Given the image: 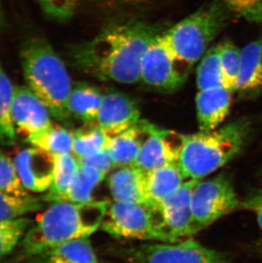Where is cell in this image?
Masks as SVG:
<instances>
[{"mask_svg":"<svg viewBox=\"0 0 262 263\" xmlns=\"http://www.w3.org/2000/svg\"><path fill=\"white\" fill-rule=\"evenodd\" d=\"M161 33L158 26L141 21L111 23L75 48L72 59L79 69L100 80L135 84L140 82L144 53Z\"/></svg>","mask_w":262,"mask_h":263,"instance_id":"obj_1","label":"cell"},{"mask_svg":"<svg viewBox=\"0 0 262 263\" xmlns=\"http://www.w3.org/2000/svg\"><path fill=\"white\" fill-rule=\"evenodd\" d=\"M109 203L53 202L23 239V253L32 258L69 241L86 238L102 227Z\"/></svg>","mask_w":262,"mask_h":263,"instance_id":"obj_2","label":"cell"},{"mask_svg":"<svg viewBox=\"0 0 262 263\" xmlns=\"http://www.w3.org/2000/svg\"><path fill=\"white\" fill-rule=\"evenodd\" d=\"M26 84L48 107L54 119L67 122L72 86L69 72L62 58L43 37H30L21 50Z\"/></svg>","mask_w":262,"mask_h":263,"instance_id":"obj_3","label":"cell"},{"mask_svg":"<svg viewBox=\"0 0 262 263\" xmlns=\"http://www.w3.org/2000/svg\"><path fill=\"white\" fill-rule=\"evenodd\" d=\"M250 123L239 119L211 132L184 135L178 164L186 180H200L224 166L242 151Z\"/></svg>","mask_w":262,"mask_h":263,"instance_id":"obj_4","label":"cell"},{"mask_svg":"<svg viewBox=\"0 0 262 263\" xmlns=\"http://www.w3.org/2000/svg\"><path fill=\"white\" fill-rule=\"evenodd\" d=\"M228 11L220 1L211 3L163 32L176 67L185 79L228 24Z\"/></svg>","mask_w":262,"mask_h":263,"instance_id":"obj_5","label":"cell"},{"mask_svg":"<svg viewBox=\"0 0 262 263\" xmlns=\"http://www.w3.org/2000/svg\"><path fill=\"white\" fill-rule=\"evenodd\" d=\"M241 208L235 189L224 175L198 180L192 193V211L196 233L226 215Z\"/></svg>","mask_w":262,"mask_h":263,"instance_id":"obj_6","label":"cell"},{"mask_svg":"<svg viewBox=\"0 0 262 263\" xmlns=\"http://www.w3.org/2000/svg\"><path fill=\"white\" fill-rule=\"evenodd\" d=\"M101 228L116 238L166 243L165 238L157 228L151 208L144 204L113 202L109 204Z\"/></svg>","mask_w":262,"mask_h":263,"instance_id":"obj_7","label":"cell"},{"mask_svg":"<svg viewBox=\"0 0 262 263\" xmlns=\"http://www.w3.org/2000/svg\"><path fill=\"white\" fill-rule=\"evenodd\" d=\"M198 180H186L176 191L151 209L158 231L166 243H176L196 234L192 211V193Z\"/></svg>","mask_w":262,"mask_h":263,"instance_id":"obj_8","label":"cell"},{"mask_svg":"<svg viewBox=\"0 0 262 263\" xmlns=\"http://www.w3.org/2000/svg\"><path fill=\"white\" fill-rule=\"evenodd\" d=\"M132 263H229L222 253L193 239L143 245L129 251Z\"/></svg>","mask_w":262,"mask_h":263,"instance_id":"obj_9","label":"cell"},{"mask_svg":"<svg viewBox=\"0 0 262 263\" xmlns=\"http://www.w3.org/2000/svg\"><path fill=\"white\" fill-rule=\"evenodd\" d=\"M185 80L179 72L162 32L144 53L140 67V82L159 91L172 92L180 89Z\"/></svg>","mask_w":262,"mask_h":263,"instance_id":"obj_10","label":"cell"},{"mask_svg":"<svg viewBox=\"0 0 262 263\" xmlns=\"http://www.w3.org/2000/svg\"><path fill=\"white\" fill-rule=\"evenodd\" d=\"M11 114L15 132L30 144L54 125L48 107L27 86H15Z\"/></svg>","mask_w":262,"mask_h":263,"instance_id":"obj_11","label":"cell"},{"mask_svg":"<svg viewBox=\"0 0 262 263\" xmlns=\"http://www.w3.org/2000/svg\"><path fill=\"white\" fill-rule=\"evenodd\" d=\"M184 135L161 129L152 124L150 133L139 151L133 165L147 172L178 162Z\"/></svg>","mask_w":262,"mask_h":263,"instance_id":"obj_12","label":"cell"},{"mask_svg":"<svg viewBox=\"0 0 262 263\" xmlns=\"http://www.w3.org/2000/svg\"><path fill=\"white\" fill-rule=\"evenodd\" d=\"M15 169L23 186L32 193H45L52 186L54 155L32 146L23 149L14 159Z\"/></svg>","mask_w":262,"mask_h":263,"instance_id":"obj_13","label":"cell"},{"mask_svg":"<svg viewBox=\"0 0 262 263\" xmlns=\"http://www.w3.org/2000/svg\"><path fill=\"white\" fill-rule=\"evenodd\" d=\"M140 120L138 107L128 96L119 92L103 95L97 124L109 138L135 126Z\"/></svg>","mask_w":262,"mask_h":263,"instance_id":"obj_14","label":"cell"},{"mask_svg":"<svg viewBox=\"0 0 262 263\" xmlns=\"http://www.w3.org/2000/svg\"><path fill=\"white\" fill-rule=\"evenodd\" d=\"M233 92L225 87L199 89L196 96V109L200 132L217 129L228 117Z\"/></svg>","mask_w":262,"mask_h":263,"instance_id":"obj_15","label":"cell"},{"mask_svg":"<svg viewBox=\"0 0 262 263\" xmlns=\"http://www.w3.org/2000/svg\"><path fill=\"white\" fill-rule=\"evenodd\" d=\"M109 191L114 201L129 202L148 206L146 172L133 164L119 167L108 178Z\"/></svg>","mask_w":262,"mask_h":263,"instance_id":"obj_16","label":"cell"},{"mask_svg":"<svg viewBox=\"0 0 262 263\" xmlns=\"http://www.w3.org/2000/svg\"><path fill=\"white\" fill-rule=\"evenodd\" d=\"M151 125V123L141 119L135 126L109 138L106 150L114 167L133 164L141 146L148 137Z\"/></svg>","mask_w":262,"mask_h":263,"instance_id":"obj_17","label":"cell"},{"mask_svg":"<svg viewBox=\"0 0 262 263\" xmlns=\"http://www.w3.org/2000/svg\"><path fill=\"white\" fill-rule=\"evenodd\" d=\"M235 92L246 97H255L262 93V36L241 50Z\"/></svg>","mask_w":262,"mask_h":263,"instance_id":"obj_18","label":"cell"},{"mask_svg":"<svg viewBox=\"0 0 262 263\" xmlns=\"http://www.w3.org/2000/svg\"><path fill=\"white\" fill-rule=\"evenodd\" d=\"M186 181L178 162L146 172L149 208L154 209Z\"/></svg>","mask_w":262,"mask_h":263,"instance_id":"obj_19","label":"cell"},{"mask_svg":"<svg viewBox=\"0 0 262 263\" xmlns=\"http://www.w3.org/2000/svg\"><path fill=\"white\" fill-rule=\"evenodd\" d=\"M29 263H98L88 238L62 243L32 256Z\"/></svg>","mask_w":262,"mask_h":263,"instance_id":"obj_20","label":"cell"},{"mask_svg":"<svg viewBox=\"0 0 262 263\" xmlns=\"http://www.w3.org/2000/svg\"><path fill=\"white\" fill-rule=\"evenodd\" d=\"M102 98L103 95L97 88L84 83L77 84L70 95V114L85 124H96Z\"/></svg>","mask_w":262,"mask_h":263,"instance_id":"obj_21","label":"cell"},{"mask_svg":"<svg viewBox=\"0 0 262 263\" xmlns=\"http://www.w3.org/2000/svg\"><path fill=\"white\" fill-rule=\"evenodd\" d=\"M54 162V181L42 198L45 202L62 201L79 172V160L72 154L57 155Z\"/></svg>","mask_w":262,"mask_h":263,"instance_id":"obj_22","label":"cell"},{"mask_svg":"<svg viewBox=\"0 0 262 263\" xmlns=\"http://www.w3.org/2000/svg\"><path fill=\"white\" fill-rule=\"evenodd\" d=\"M15 88L0 61V144L3 146H12L16 138L11 114Z\"/></svg>","mask_w":262,"mask_h":263,"instance_id":"obj_23","label":"cell"},{"mask_svg":"<svg viewBox=\"0 0 262 263\" xmlns=\"http://www.w3.org/2000/svg\"><path fill=\"white\" fill-rule=\"evenodd\" d=\"M108 141L97 123L85 124L72 133V154L78 160L87 159L105 150Z\"/></svg>","mask_w":262,"mask_h":263,"instance_id":"obj_24","label":"cell"},{"mask_svg":"<svg viewBox=\"0 0 262 263\" xmlns=\"http://www.w3.org/2000/svg\"><path fill=\"white\" fill-rule=\"evenodd\" d=\"M106 175L99 170L79 163L77 176L62 201L74 203L92 201V194L95 189L104 180Z\"/></svg>","mask_w":262,"mask_h":263,"instance_id":"obj_25","label":"cell"},{"mask_svg":"<svg viewBox=\"0 0 262 263\" xmlns=\"http://www.w3.org/2000/svg\"><path fill=\"white\" fill-rule=\"evenodd\" d=\"M44 199L27 195L15 196L0 191V221L19 218L44 207Z\"/></svg>","mask_w":262,"mask_h":263,"instance_id":"obj_26","label":"cell"},{"mask_svg":"<svg viewBox=\"0 0 262 263\" xmlns=\"http://www.w3.org/2000/svg\"><path fill=\"white\" fill-rule=\"evenodd\" d=\"M197 86L198 90L224 87L219 45L209 49L201 59L197 70Z\"/></svg>","mask_w":262,"mask_h":263,"instance_id":"obj_27","label":"cell"},{"mask_svg":"<svg viewBox=\"0 0 262 263\" xmlns=\"http://www.w3.org/2000/svg\"><path fill=\"white\" fill-rule=\"evenodd\" d=\"M220 66L222 71L223 84L226 89L235 92L241 64V50L233 42L226 40L218 44Z\"/></svg>","mask_w":262,"mask_h":263,"instance_id":"obj_28","label":"cell"},{"mask_svg":"<svg viewBox=\"0 0 262 263\" xmlns=\"http://www.w3.org/2000/svg\"><path fill=\"white\" fill-rule=\"evenodd\" d=\"M31 222V219L23 216L0 221V259L7 256L23 241Z\"/></svg>","mask_w":262,"mask_h":263,"instance_id":"obj_29","label":"cell"},{"mask_svg":"<svg viewBox=\"0 0 262 263\" xmlns=\"http://www.w3.org/2000/svg\"><path fill=\"white\" fill-rule=\"evenodd\" d=\"M31 145L45 149L54 156L72 154V133L64 127L53 125Z\"/></svg>","mask_w":262,"mask_h":263,"instance_id":"obj_30","label":"cell"},{"mask_svg":"<svg viewBox=\"0 0 262 263\" xmlns=\"http://www.w3.org/2000/svg\"><path fill=\"white\" fill-rule=\"evenodd\" d=\"M0 191L15 196L25 197L29 195L27 189L23 186L14 160L0 149Z\"/></svg>","mask_w":262,"mask_h":263,"instance_id":"obj_31","label":"cell"},{"mask_svg":"<svg viewBox=\"0 0 262 263\" xmlns=\"http://www.w3.org/2000/svg\"><path fill=\"white\" fill-rule=\"evenodd\" d=\"M229 11L250 23L262 24V0H218Z\"/></svg>","mask_w":262,"mask_h":263,"instance_id":"obj_32","label":"cell"},{"mask_svg":"<svg viewBox=\"0 0 262 263\" xmlns=\"http://www.w3.org/2000/svg\"><path fill=\"white\" fill-rule=\"evenodd\" d=\"M43 12L50 20L65 23L74 15L78 0H38Z\"/></svg>","mask_w":262,"mask_h":263,"instance_id":"obj_33","label":"cell"},{"mask_svg":"<svg viewBox=\"0 0 262 263\" xmlns=\"http://www.w3.org/2000/svg\"><path fill=\"white\" fill-rule=\"evenodd\" d=\"M241 208L255 215L258 225L262 230V189L250 191L247 196L241 200Z\"/></svg>","mask_w":262,"mask_h":263,"instance_id":"obj_34","label":"cell"},{"mask_svg":"<svg viewBox=\"0 0 262 263\" xmlns=\"http://www.w3.org/2000/svg\"><path fill=\"white\" fill-rule=\"evenodd\" d=\"M79 162L80 164H86V165L99 170L106 174H108V172L113 168H114V163L111 161V158L107 154L106 149L103 151L100 152L99 154L93 155L89 158L79 160Z\"/></svg>","mask_w":262,"mask_h":263,"instance_id":"obj_35","label":"cell"},{"mask_svg":"<svg viewBox=\"0 0 262 263\" xmlns=\"http://www.w3.org/2000/svg\"><path fill=\"white\" fill-rule=\"evenodd\" d=\"M105 3V5H109L111 7H126V6H134V5H141L152 1V0H101Z\"/></svg>","mask_w":262,"mask_h":263,"instance_id":"obj_36","label":"cell"},{"mask_svg":"<svg viewBox=\"0 0 262 263\" xmlns=\"http://www.w3.org/2000/svg\"><path fill=\"white\" fill-rule=\"evenodd\" d=\"M4 25H5V15H4V11H3L2 5L0 2V31L2 30Z\"/></svg>","mask_w":262,"mask_h":263,"instance_id":"obj_37","label":"cell"}]
</instances>
